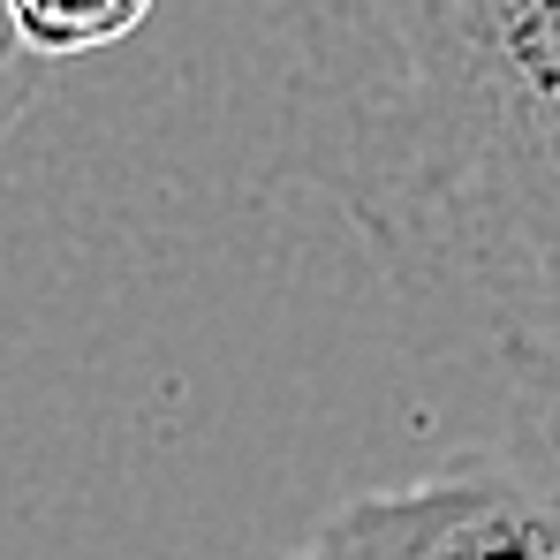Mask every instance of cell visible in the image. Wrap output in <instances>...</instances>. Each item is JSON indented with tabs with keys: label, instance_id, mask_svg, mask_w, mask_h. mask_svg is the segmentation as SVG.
Returning <instances> with one entry per match:
<instances>
[{
	"label": "cell",
	"instance_id": "cell-1",
	"mask_svg": "<svg viewBox=\"0 0 560 560\" xmlns=\"http://www.w3.org/2000/svg\"><path fill=\"white\" fill-rule=\"evenodd\" d=\"M280 160L560 463V0H273Z\"/></svg>",
	"mask_w": 560,
	"mask_h": 560
},
{
	"label": "cell",
	"instance_id": "cell-2",
	"mask_svg": "<svg viewBox=\"0 0 560 560\" xmlns=\"http://www.w3.org/2000/svg\"><path fill=\"white\" fill-rule=\"evenodd\" d=\"M280 560H560V463H463L357 492Z\"/></svg>",
	"mask_w": 560,
	"mask_h": 560
},
{
	"label": "cell",
	"instance_id": "cell-3",
	"mask_svg": "<svg viewBox=\"0 0 560 560\" xmlns=\"http://www.w3.org/2000/svg\"><path fill=\"white\" fill-rule=\"evenodd\" d=\"M160 0H8V23L23 31V46L38 61H77L114 38H129Z\"/></svg>",
	"mask_w": 560,
	"mask_h": 560
},
{
	"label": "cell",
	"instance_id": "cell-4",
	"mask_svg": "<svg viewBox=\"0 0 560 560\" xmlns=\"http://www.w3.org/2000/svg\"><path fill=\"white\" fill-rule=\"evenodd\" d=\"M46 69L54 61H38L31 46H23V31L8 23V0H0V144H8V129L38 106V92H46Z\"/></svg>",
	"mask_w": 560,
	"mask_h": 560
}]
</instances>
